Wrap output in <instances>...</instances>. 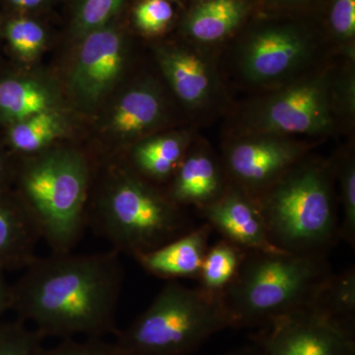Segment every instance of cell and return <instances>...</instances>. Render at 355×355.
<instances>
[{
  "label": "cell",
  "instance_id": "22",
  "mask_svg": "<svg viewBox=\"0 0 355 355\" xmlns=\"http://www.w3.org/2000/svg\"><path fill=\"white\" fill-rule=\"evenodd\" d=\"M9 125V146L16 153L30 156L43 153L64 132V120L53 109Z\"/></svg>",
  "mask_w": 355,
  "mask_h": 355
},
{
  "label": "cell",
  "instance_id": "2",
  "mask_svg": "<svg viewBox=\"0 0 355 355\" xmlns=\"http://www.w3.org/2000/svg\"><path fill=\"white\" fill-rule=\"evenodd\" d=\"M331 273L327 254L246 251L234 279L220 295L229 328L258 329L309 309Z\"/></svg>",
  "mask_w": 355,
  "mask_h": 355
},
{
  "label": "cell",
  "instance_id": "32",
  "mask_svg": "<svg viewBox=\"0 0 355 355\" xmlns=\"http://www.w3.org/2000/svg\"><path fill=\"white\" fill-rule=\"evenodd\" d=\"M8 8L17 12H28L46 6L51 0H1Z\"/></svg>",
  "mask_w": 355,
  "mask_h": 355
},
{
  "label": "cell",
  "instance_id": "1",
  "mask_svg": "<svg viewBox=\"0 0 355 355\" xmlns=\"http://www.w3.org/2000/svg\"><path fill=\"white\" fill-rule=\"evenodd\" d=\"M121 254L51 253L36 257L12 286V308L43 338L116 335L123 284Z\"/></svg>",
  "mask_w": 355,
  "mask_h": 355
},
{
  "label": "cell",
  "instance_id": "7",
  "mask_svg": "<svg viewBox=\"0 0 355 355\" xmlns=\"http://www.w3.org/2000/svg\"><path fill=\"white\" fill-rule=\"evenodd\" d=\"M250 338L263 355H355L354 331L309 310L273 320Z\"/></svg>",
  "mask_w": 355,
  "mask_h": 355
},
{
  "label": "cell",
  "instance_id": "3",
  "mask_svg": "<svg viewBox=\"0 0 355 355\" xmlns=\"http://www.w3.org/2000/svg\"><path fill=\"white\" fill-rule=\"evenodd\" d=\"M92 169L83 153L58 147L33 155L15 193L51 253L73 251L87 228Z\"/></svg>",
  "mask_w": 355,
  "mask_h": 355
},
{
  "label": "cell",
  "instance_id": "9",
  "mask_svg": "<svg viewBox=\"0 0 355 355\" xmlns=\"http://www.w3.org/2000/svg\"><path fill=\"white\" fill-rule=\"evenodd\" d=\"M259 127L279 133L315 135L333 125L329 85L317 77L273 96L259 114Z\"/></svg>",
  "mask_w": 355,
  "mask_h": 355
},
{
  "label": "cell",
  "instance_id": "17",
  "mask_svg": "<svg viewBox=\"0 0 355 355\" xmlns=\"http://www.w3.org/2000/svg\"><path fill=\"white\" fill-rule=\"evenodd\" d=\"M308 310L354 331V268L340 273H331L317 292Z\"/></svg>",
  "mask_w": 355,
  "mask_h": 355
},
{
  "label": "cell",
  "instance_id": "4",
  "mask_svg": "<svg viewBox=\"0 0 355 355\" xmlns=\"http://www.w3.org/2000/svg\"><path fill=\"white\" fill-rule=\"evenodd\" d=\"M119 254L137 258L193 228L184 207L154 188L135 170L111 173L94 202H88L87 228Z\"/></svg>",
  "mask_w": 355,
  "mask_h": 355
},
{
  "label": "cell",
  "instance_id": "24",
  "mask_svg": "<svg viewBox=\"0 0 355 355\" xmlns=\"http://www.w3.org/2000/svg\"><path fill=\"white\" fill-rule=\"evenodd\" d=\"M0 33L10 50L26 62L38 57L46 44L43 26L25 15L7 16L0 19Z\"/></svg>",
  "mask_w": 355,
  "mask_h": 355
},
{
  "label": "cell",
  "instance_id": "5",
  "mask_svg": "<svg viewBox=\"0 0 355 355\" xmlns=\"http://www.w3.org/2000/svg\"><path fill=\"white\" fill-rule=\"evenodd\" d=\"M256 202L282 251L327 254L340 240L331 170L323 163L301 159Z\"/></svg>",
  "mask_w": 355,
  "mask_h": 355
},
{
  "label": "cell",
  "instance_id": "29",
  "mask_svg": "<svg viewBox=\"0 0 355 355\" xmlns=\"http://www.w3.org/2000/svg\"><path fill=\"white\" fill-rule=\"evenodd\" d=\"M35 355H121L114 342L102 338H85L83 340L65 338L60 345L46 349L42 345Z\"/></svg>",
  "mask_w": 355,
  "mask_h": 355
},
{
  "label": "cell",
  "instance_id": "27",
  "mask_svg": "<svg viewBox=\"0 0 355 355\" xmlns=\"http://www.w3.org/2000/svg\"><path fill=\"white\" fill-rule=\"evenodd\" d=\"M43 340L38 331L27 328L21 320L0 324V355H35Z\"/></svg>",
  "mask_w": 355,
  "mask_h": 355
},
{
  "label": "cell",
  "instance_id": "33",
  "mask_svg": "<svg viewBox=\"0 0 355 355\" xmlns=\"http://www.w3.org/2000/svg\"><path fill=\"white\" fill-rule=\"evenodd\" d=\"M11 168L3 153H0V191L6 190V184L11 177Z\"/></svg>",
  "mask_w": 355,
  "mask_h": 355
},
{
  "label": "cell",
  "instance_id": "13",
  "mask_svg": "<svg viewBox=\"0 0 355 355\" xmlns=\"http://www.w3.org/2000/svg\"><path fill=\"white\" fill-rule=\"evenodd\" d=\"M211 232L209 224H202L135 260L146 272L159 279L168 282L197 279Z\"/></svg>",
  "mask_w": 355,
  "mask_h": 355
},
{
  "label": "cell",
  "instance_id": "6",
  "mask_svg": "<svg viewBox=\"0 0 355 355\" xmlns=\"http://www.w3.org/2000/svg\"><path fill=\"white\" fill-rule=\"evenodd\" d=\"M229 328L220 296L168 282L144 312L116 331L121 355H191Z\"/></svg>",
  "mask_w": 355,
  "mask_h": 355
},
{
  "label": "cell",
  "instance_id": "23",
  "mask_svg": "<svg viewBox=\"0 0 355 355\" xmlns=\"http://www.w3.org/2000/svg\"><path fill=\"white\" fill-rule=\"evenodd\" d=\"M245 253L246 251L225 239L209 247L198 273V288L220 296L237 275Z\"/></svg>",
  "mask_w": 355,
  "mask_h": 355
},
{
  "label": "cell",
  "instance_id": "14",
  "mask_svg": "<svg viewBox=\"0 0 355 355\" xmlns=\"http://www.w3.org/2000/svg\"><path fill=\"white\" fill-rule=\"evenodd\" d=\"M228 187L216 159L198 150L184 156L167 193L180 207L195 205L200 210L221 197Z\"/></svg>",
  "mask_w": 355,
  "mask_h": 355
},
{
  "label": "cell",
  "instance_id": "11",
  "mask_svg": "<svg viewBox=\"0 0 355 355\" xmlns=\"http://www.w3.org/2000/svg\"><path fill=\"white\" fill-rule=\"evenodd\" d=\"M200 212L222 239L244 251H282L270 242L256 200L234 184Z\"/></svg>",
  "mask_w": 355,
  "mask_h": 355
},
{
  "label": "cell",
  "instance_id": "18",
  "mask_svg": "<svg viewBox=\"0 0 355 355\" xmlns=\"http://www.w3.org/2000/svg\"><path fill=\"white\" fill-rule=\"evenodd\" d=\"M53 104L41 84L19 77L0 78V121L8 125L53 109Z\"/></svg>",
  "mask_w": 355,
  "mask_h": 355
},
{
  "label": "cell",
  "instance_id": "34",
  "mask_svg": "<svg viewBox=\"0 0 355 355\" xmlns=\"http://www.w3.org/2000/svg\"><path fill=\"white\" fill-rule=\"evenodd\" d=\"M226 355H263V354L258 347L252 343L251 345H247V347H242L232 350V352H228Z\"/></svg>",
  "mask_w": 355,
  "mask_h": 355
},
{
  "label": "cell",
  "instance_id": "16",
  "mask_svg": "<svg viewBox=\"0 0 355 355\" xmlns=\"http://www.w3.org/2000/svg\"><path fill=\"white\" fill-rule=\"evenodd\" d=\"M159 64L178 97L189 106L202 105L209 98L212 79L207 64L190 51L170 49L158 53Z\"/></svg>",
  "mask_w": 355,
  "mask_h": 355
},
{
  "label": "cell",
  "instance_id": "25",
  "mask_svg": "<svg viewBox=\"0 0 355 355\" xmlns=\"http://www.w3.org/2000/svg\"><path fill=\"white\" fill-rule=\"evenodd\" d=\"M123 0H79L72 20V33L83 38L112 23Z\"/></svg>",
  "mask_w": 355,
  "mask_h": 355
},
{
  "label": "cell",
  "instance_id": "19",
  "mask_svg": "<svg viewBox=\"0 0 355 355\" xmlns=\"http://www.w3.org/2000/svg\"><path fill=\"white\" fill-rule=\"evenodd\" d=\"M186 141L178 137H160L146 140L133 148L135 171L153 181L170 179L184 158Z\"/></svg>",
  "mask_w": 355,
  "mask_h": 355
},
{
  "label": "cell",
  "instance_id": "26",
  "mask_svg": "<svg viewBox=\"0 0 355 355\" xmlns=\"http://www.w3.org/2000/svg\"><path fill=\"white\" fill-rule=\"evenodd\" d=\"M340 184V202L343 218L340 221V237L352 246L355 245V164L352 156L340 160L338 169Z\"/></svg>",
  "mask_w": 355,
  "mask_h": 355
},
{
  "label": "cell",
  "instance_id": "20",
  "mask_svg": "<svg viewBox=\"0 0 355 355\" xmlns=\"http://www.w3.org/2000/svg\"><path fill=\"white\" fill-rule=\"evenodd\" d=\"M162 112V101L156 91L148 87L135 88L116 104L112 123L121 137H135L153 127Z\"/></svg>",
  "mask_w": 355,
  "mask_h": 355
},
{
  "label": "cell",
  "instance_id": "12",
  "mask_svg": "<svg viewBox=\"0 0 355 355\" xmlns=\"http://www.w3.org/2000/svg\"><path fill=\"white\" fill-rule=\"evenodd\" d=\"M307 40L288 28L266 30L245 48L242 69L250 80L268 83L297 69L310 55Z\"/></svg>",
  "mask_w": 355,
  "mask_h": 355
},
{
  "label": "cell",
  "instance_id": "31",
  "mask_svg": "<svg viewBox=\"0 0 355 355\" xmlns=\"http://www.w3.org/2000/svg\"><path fill=\"white\" fill-rule=\"evenodd\" d=\"M4 270L0 266V318L12 308V286H9L7 282Z\"/></svg>",
  "mask_w": 355,
  "mask_h": 355
},
{
  "label": "cell",
  "instance_id": "8",
  "mask_svg": "<svg viewBox=\"0 0 355 355\" xmlns=\"http://www.w3.org/2000/svg\"><path fill=\"white\" fill-rule=\"evenodd\" d=\"M306 150L304 144L280 137L240 140L226 151V172L235 186L256 200L303 159Z\"/></svg>",
  "mask_w": 355,
  "mask_h": 355
},
{
  "label": "cell",
  "instance_id": "15",
  "mask_svg": "<svg viewBox=\"0 0 355 355\" xmlns=\"http://www.w3.org/2000/svg\"><path fill=\"white\" fill-rule=\"evenodd\" d=\"M40 240L17 196L0 191V266L4 270H24L36 259Z\"/></svg>",
  "mask_w": 355,
  "mask_h": 355
},
{
  "label": "cell",
  "instance_id": "21",
  "mask_svg": "<svg viewBox=\"0 0 355 355\" xmlns=\"http://www.w3.org/2000/svg\"><path fill=\"white\" fill-rule=\"evenodd\" d=\"M243 15L240 0H207L191 14L187 30L198 41H219L239 25Z\"/></svg>",
  "mask_w": 355,
  "mask_h": 355
},
{
  "label": "cell",
  "instance_id": "28",
  "mask_svg": "<svg viewBox=\"0 0 355 355\" xmlns=\"http://www.w3.org/2000/svg\"><path fill=\"white\" fill-rule=\"evenodd\" d=\"M174 16L173 7L167 0H144L135 8V23L140 31L158 34L166 29Z\"/></svg>",
  "mask_w": 355,
  "mask_h": 355
},
{
  "label": "cell",
  "instance_id": "30",
  "mask_svg": "<svg viewBox=\"0 0 355 355\" xmlns=\"http://www.w3.org/2000/svg\"><path fill=\"white\" fill-rule=\"evenodd\" d=\"M334 32L343 39H352L355 34V0H335L331 11Z\"/></svg>",
  "mask_w": 355,
  "mask_h": 355
},
{
  "label": "cell",
  "instance_id": "10",
  "mask_svg": "<svg viewBox=\"0 0 355 355\" xmlns=\"http://www.w3.org/2000/svg\"><path fill=\"white\" fill-rule=\"evenodd\" d=\"M125 57V40L121 30L110 23L81 38L71 86L83 101L97 102L120 76Z\"/></svg>",
  "mask_w": 355,
  "mask_h": 355
}]
</instances>
